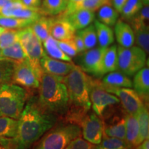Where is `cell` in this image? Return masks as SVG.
Masks as SVG:
<instances>
[{
	"label": "cell",
	"mask_w": 149,
	"mask_h": 149,
	"mask_svg": "<svg viewBox=\"0 0 149 149\" xmlns=\"http://www.w3.org/2000/svg\"><path fill=\"white\" fill-rule=\"evenodd\" d=\"M17 122V133L12 139L13 149H29L55 125L57 118L40 105L37 97H33L26 103Z\"/></svg>",
	"instance_id": "cell-1"
},
{
	"label": "cell",
	"mask_w": 149,
	"mask_h": 149,
	"mask_svg": "<svg viewBox=\"0 0 149 149\" xmlns=\"http://www.w3.org/2000/svg\"><path fill=\"white\" fill-rule=\"evenodd\" d=\"M89 79L78 66L74 65L68 74L62 77L69 97V104H72L74 112H72L70 122L78 124L82 117L91 108L89 97Z\"/></svg>",
	"instance_id": "cell-2"
},
{
	"label": "cell",
	"mask_w": 149,
	"mask_h": 149,
	"mask_svg": "<svg viewBox=\"0 0 149 149\" xmlns=\"http://www.w3.org/2000/svg\"><path fill=\"white\" fill-rule=\"evenodd\" d=\"M61 76L43 72L39 87V103L54 115H63L69 109V97Z\"/></svg>",
	"instance_id": "cell-3"
},
{
	"label": "cell",
	"mask_w": 149,
	"mask_h": 149,
	"mask_svg": "<svg viewBox=\"0 0 149 149\" xmlns=\"http://www.w3.org/2000/svg\"><path fill=\"white\" fill-rule=\"evenodd\" d=\"M25 88L12 82L0 85V116L18 120L28 100Z\"/></svg>",
	"instance_id": "cell-4"
},
{
	"label": "cell",
	"mask_w": 149,
	"mask_h": 149,
	"mask_svg": "<svg viewBox=\"0 0 149 149\" xmlns=\"http://www.w3.org/2000/svg\"><path fill=\"white\" fill-rule=\"evenodd\" d=\"M33 149H65L72 140L81 135L77 124L68 122L57 126L46 132Z\"/></svg>",
	"instance_id": "cell-5"
},
{
	"label": "cell",
	"mask_w": 149,
	"mask_h": 149,
	"mask_svg": "<svg viewBox=\"0 0 149 149\" xmlns=\"http://www.w3.org/2000/svg\"><path fill=\"white\" fill-rule=\"evenodd\" d=\"M17 38L25 52L28 61L40 81L43 74L40 60L46 55L42 42L35 35L30 26L18 30Z\"/></svg>",
	"instance_id": "cell-6"
},
{
	"label": "cell",
	"mask_w": 149,
	"mask_h": 149,
	"mask_svg": "<svg viewBox=\"0 0 149 149\" xmlns=\"http://www.w3.org/2000/svg\"><path fill=\"white\" fill-rule=\"evenodd\" d=\"M117 70L128 77L133 76L146 63V53L138 46H117Z\"/></svg>",
	"instance_id": "cell-7"
},
{
	"label": "cell",
	"mask_w": 149,
	"mask_h": 149,
	"mask_svg": "<svg viewBox=\"0 0 149 149\" xmlns=\"http://www.w3.org/2000/svg\"><path fill=\"white\" fill-rule=\"evenodd\" d=\"M89 97L93 111L98 116H102L108 107L120 102L116 96L104 90L100 81L91 78L89 79Z\"/></svg>",
	"instance_id": "cell-8"
},
{
	"label": "cell",
	"mask_w": 149,
	"mask_h": 149,
	"mask_svg": "<svg viewBox=\"0 0 149 149\" xmlns=\"http://www.w3.org/2000/svg\"><path fill=\"white\" fill-rule=\"evenodd\" d=\"M104 90L113 94L119 99L127 114L136 115L144 105V102L134 89L124 87H115L101 82Z\"/></svg>",
	"instance_id": "cell-9"
},
{
	"label": "cell",
	"mask_w": 149,
	"mask_h": 149,
	"mask_svg": "<svg viewBox=\"0 0 149 149\" xmlns=\"http://www.w3.org/2000/svg\"><path fill=\"white\" fill-rule=\"evenodd\" d=\"M104 123L95 113L86 114L79 122L84 139L91 144H100L104 134Z\"/></svg>",
	"instance_id": "cell-10"
},
{
	"label": "cell",
	"mask_w": 149,
	"mask_h": 149,
	"mask_svg": "<svg viewBox=\"0 0 149 149\" xmlns=\"http://www.w3.org/2000/svg\"><path fill=\"white\" fill-rule=\"evenodd\" d=\"M106 48L99 46L86 50L80 56L78 66L84 72L95 77H102L104 75L102 71V58Z\"/></svg>",
	"instance_id": "cell-11"
},
{
	"label": "cell",
	"mask_w": 149,
	"mask_h": 149,
	"mask_svg": "<svg viewBox=\"0 0 149 149\" xmlns=\"http://www.w3.org/2000/svg\"><path fill=\"white\" fill-rule=\"evenodd\" d=\"M11 82L26 88H39L40 81L27 59L15 63Z\"/></svg>",
	"instance_id": "cell-12"
},
{
	"label": "cell",
	"mask_w": 149,
	"mask_h": 149,
	"mask_svg": "<svg viewBox=\"0 0 149 149\" xmlns=\"http://www.w3.org/2000/svg\"><path fill=\"white\" fill-rule=\"evenodd\" d=\"M40 65L43 72L61 77L68 74L74 66L72 62L52 58L46 54L41 59Z\"/></svg>",
	"instance_id": "cell-13"
},
{
	"label": "cell",
	"mask_w": 149,
	"mask_h": 149,
	"mask_svg": "<svg viewBox=\"0 0 149 149\" xmlns=\"http://www.w3.org/2000/svg\"><path fill=\"white\" fill-rule=\"evenodd\" d=\"M60 17L68 22L75 31H79L88 26L94 22L95 13L91 10L78 9Z\"/></svg>",
	"instance_id": "cell-14"
},
{
	"label": "cell",
	"mask_w": 149,
	"mask_h": 149,
	"mask_svg": "<svg viewBox=\"0 0 149 149\" xmlns=\"http://www.w3.org/2000/svg\"><path fill=\"white\" fill-rule=\"evenodd\" d=\"M76 31L68 22L63 18L52 19L50 33L56 40L62 41L72 39Z\"/></svg>",
	"instance_id": "cell-15"
},
{
	"label": "cell",
	"mask_w": 149,
	"mask_h": 149,
	"mask_svg": "<svg viewBox=\"0 0 149 149\" xmlns=\"http://www.w3.org/2000/svg\"><path fill=\"white\" fill-rule=\"evenodd\" d=\"M115 35L120 46L131 47L135 44V35L132 27L122 19H117L115 24Z\"/></svg>",
	"instance_id": "cell-16"
},
{
	"label": "cell",
	"mask_w": 149,
	"mask_h": 149,
	"mask_svg": "<svg viewBox=\"0 0 149 149\" xmlns=\"http://www.w3.org/2000/svg\"><path fill=\"white\" fill-rule=\"evenodd\" d=\"M133 87L142 101L148 102L149 97V68L143 67L134 74Z\"/></svg>",
	"instance_id": "cell-17"
},
{
	"label": "cell",
	"mask_w": 149,
	"mask_h": 149,
	"mask_svg": "<svg viewBox=\"0 0 149 149\" xmlns=\"http://www.w3.org/2000/svg\"><path fill=\"white\" fill-rule=\"evenodd\" d=\"M125 141L132 149L137 146L139 137V124L136 115L126 114Z\"/></svg>",
	"instance_id": "cell-18"
},
{
	"label": "cell",
	"mask_w": 149,
	"mask_h": 149,
	"mask_svg": "<svg viewBox=\"0 0 149 149\" xmlns=\"http://www.w3.org/2000/svg\"><path fill=\"white\" fill-rule=\"evenodd\" d=\"M93 25L95 29L97 44L100 47L106 48L114 42V32L111 27L95 19L94 20Z\"/></svg>",
	"instance_id": "cell-19"
},
{
	"label": "cell",
	"mask_w": 149,
	"mask_h": 149,
	"mask_svg": "<svg viewBox=\"0 0 149 149\" xmlns=\"http://www.w3.org/2000/svg\"><path fill=\"white\" fill-rule=\"evenodd\" d=\"M102 83L111 86L124 88L133 87V81L130 77L122 72L117 70L107 73L102 79Z\"/></svg>",
	"instance_id": "cell-20"
},
{
	"label": "cell",
	"mask_w": 149,
	"mask_h": 149,
	"mask_svg": "<svg viewBox=\"0 0 149 149\" xmlns=\"http://www.w3.org/2000/svg\"><path fill=\"white\" fill-rule=\"evenodd\" d=\"M132 29L135 35V43L146 54L149 52V30L147 24H133Z\"/></svg>",
	"instance_id": "cell-21"
},
{
	"label": "cell",
	"mask_w": 149,
	"mask_h": 149,
	"mask_svg": "<svg viewBox=\"0 0 149 149\" xmlns=\"http://www.w3.org/2000/svg\"><path fill=\"white\" fill-rule=\"evenodd\" d=\"M17 120L0 116V143L3 139H12L17 133Z\"/></svg>",
	"instance_id": "cell-22"
},
{
	"label": "cell",
	"mask_w": 149,
	"mask_h": 149,
	"mask_svg": "<svg viewBox=\"0 0 149 149\" xmlns=\"http://www.w3.org/2000/svg\"><path fill=\"white\" fill-rule=\"evenodd\" d=\"M117 46H110L105 49L102 58V71L103 74L117 70Z\"/></svg>",
	"instance_id": "cell-23"
},
{
	"label": "cell",
	"mask_w": 149,
	"mask_h": 149,
	"mask_svg": "<svg viewBox=\"0 0 149 149\" xmlns=\"http://www.w3.org/2000/svg\"><path fill=\"white\" fill-rule=\"evenodd\" d=\"M42 44L44 51L48 56L52 58L59 59V60L72 62L71 57L66 55L61 51V49L57 44V40H55L51 35L44 42H42Z\"/></svg>",
	"instance_id": "cell-24"
},
{
	"label": "cell",
	"mask_w": 149,
	"mask_h": 149,
	"mask_svg": "<svg viewBox=\"0 0 149 149\" xmlns=\"http://www.w3.org/2000/svg\"><path fill=\"white\" fill-rule=\"evenodd\" d=\"M68 0H42L40 10L44 15H61L66 10Z\"/></svg>",
	"instance_id": "cell-25"
},
{
	"label": "cell",
	"mask_w": 149,
	"mask_h": 149,
	"mask_svg": "<svg viewBox=\"0 0 149 149\" xmlns=\"http://www.w3.org/2000/svg\"><path fill=\"white\" fill-rule=\"evenodd\" d=\"M51 22L52 18L43 15L30 26L33 32L42 42H44L51 35L50 29Z\"/></svg>",
	"instance_id": "cell-26"
},
{
	"label": "cell",
	"mask_w": 149,
	"mask_h": 149,
	"mask_svg": "<svg viewBox=\"0 0 149 149\" xmlns=\"http://www.w3.org/2000/svg\"><path fill=\"white\" fill-rule=\"evenodd\" d=\"M104 134L109 137L125 139V117L122 118H117L109 124H104Z\"/></svg>",
	"instance_id": "cell-27"
},
{
	"label": "cell",
	"mask_w": 149,
	"mask_h": 149,
	"mask_svg": "<svg viewBox=\"0 0 149 149\" xmlns=\"http://www.w3.org/2000/svg\"><path fill=\"white\" fill-rule=\"evenodd\" d=\"M139 124V137L137 145L149 138V113L146 105H143L136 114Z\"/></svg>",
	"instance_id": "cell-28"
},
{
	"label": "cell",
	"mask_w": 149,
	"mask_h": 149,
	"mask_svg": "<svg viewBox=\"0 0 149 149\" xmlns=\"http://www.w3.org/2000/svg\"><path fill=\"white\" fill-rule=\"evenodd\" d=\"M1 53L6 59L12 61L15 63L21 62L27 59L25 52L18 40L12 45L1 49Z\"/></svg>",
	"instance_id": "cell-29"
},
{
	"label": "cell",
	"mask_w": 149,
	"mask_h": 149,
	"mask_svg": "<svg viewBox=\"0 0 149 149\" xmlns=\"http://www.w3.org/2000/svg\"><path fill=\"white\" fill-rule=\"evenodd\" d=\"M97 17L99 21L111 27L114 26L117 22L119 17V13L110 2L98 9Z\"/></svg>",
	"instance_id": "cell-30"
},
{
	"label": "cell",
	"mask_w": 149,
	"mask_h": 149,
	"mask_svg": "<svg viewBox=\"0 0 149 149\" xmlns=\"http://www.w3.org/2000/svg\"><path fill=\"white\" fill-rule=\"evenodd\" d=\"M34 22H35V20L32 19L6 17L0 15V26L6 29H22L30 26Z\"/></svg>",
	"instance_id": "cell-31"
},
{
	"label": "cell",
	"mask_w": 149,
	"mask_h": 149,
	"mask_svg": "<svg viewBox=\"0 0 149 149\" xmlns=\"http://www.w3.org/2000/svg\"><path fill=\"white\" fill-rule=\"evenodd\" d=\"M94 149H132V148L125 139L109 137L103 134L101 141L95 146Z\"/></svg>",
	"instance_id": "cell-32"
},
{
	"label": "cell",
	"mask_w": 149,
	"mask_h": 149,
	"mask_svg": "<svg viewBox=\"0 0 149 149\" xmlns=\"http://www.w3.org/2000/svg\"><path fill=\"white\" fill-rule=\"evenodd\" d=\"M77 34L81 37L84 44L86 50L95 48L97 44V33L94 25L91 24L84 29L79 30Z\"/></svg>",
	"instance_id": "cell-33"
},
{
	"label": "cell",
	"mask_w": 149,
	"mask_h": 149,
	"mask_svg": "<svg viewBox=\"0 0 149 149\" xmlns=\"http://www.w3.org/2000/svg\"><path fill=\"white\" fill-rule=\"evenodd\" d=\"M141 0H127L121 10L120 14L122 17L130 19L135 15L143 7Z\"/></svg>",
	"instance_id": "cell-34"
},
{
	"label": "cell",
	"mask_w": 149,
	"mask_h": 149,
	"mask_svg": "<svg viewBox=\"0 0 149 149\" xmlns=\"http://www.w3.org/2000/svg\"><path fill=\"white\" fill-rule=\"evenodd\" d=\"M15 63L10 60L0 61V85L11 82Z\"/></svg>",
	"instance_id": "cell-35"
},
{
	"label": "cell",
	"mask_w": 149,
	"mask_h": 149,
	"mask_svg": "<svg viewBox=\"0 0 149 149\" xmlns=\"http://www.w3.org/2000/svg\"><path fill=\"white\" fill-rule=\"evenodd\" d=\"M110 2H111V0H83L81 2H80L79 4H77L74 7L71 12L75 10H78V9H84V10L95 12V11L98 10V9L101 8L102 6Z\"/></svg>",
	"instance_id": "cell-36"
},
{
	"label": "cell",
	"mask_w": 149,
	"mask_h": 149,
	"mask_svg": "<svg viewBox=\"0 0 149 149\" xmlns=\"http://www.w3.org/2000/svg\"><path fill=\"white\" fill-rule=\"evenodd\" d=\"M17 31L14 29H6L0 34V49H3L12 45L18 40Z\"/></svg>",
	"instance_id": "cell-37"
},
{
	"label": "cell",
	"mask_w": 149,
	"mask_h": 149,
	"mask_svg": "<svg viewBox=\"0 0 149 149\" xmlns=\"http://www.w3.org/2000/svg\"><path fill=\"white\" fill-rule=\"evenodd\" d=\"M57 42L61 51L71 58L75 57L78 54L77 50L72 39L62 41L57 40Z\"/></svg>",
	"instance_id": "cell-38"
},
{
	"label": "cell",
	"mask_w": 149,
	"mask_h": 149,
	"mask_svg": "<svg viewBox=\"0 0 149 149\" xmlns=\"http://www.w3.org/2000/svg\"><path fill=\"white\" fill-rule=\"evenodd\" d=\"M95 146L79 136L72 140L65 149H94Z\"/></svg>",
	"instance_id": "cell-39"
},
{
	"label": "cell",
	"mask_w": 149,
	"mask_h": 149,
	"mask_svg": "<svg viewBox=\"0 0 149 149\" xmlns=\"http://www.w3.org/2000/svg\"><path fill=\"white\" fill-rule=\"evenodd\" d=\"M42 0H21L22 3L28 8L40 10Z\"/></svg>",
	"instance_id": "cell-40"
},
{
	"label": "cell",
	"mask_w": 149,
	"mask_h": 149,
	"mask_svg": "<svg viewBox=\"0 0 149 149\" xmlns=\"http://www.w3.org/2000/svg\"><path fill=\"white\" fill-rule=\"evenodd\" d=\"M72 40H73L74 44H75L76 48H77L78 53H83L84 51H86L84 44L82 39L81 38V37H80L79 35H78L77 33H75V35H74V37L72 38Z\"/></svg>",
	"instance_id": "cell-41"
},
{
	"label": "cell",
	"mask_w": 149,
	"mask_h": 149,
	"mask_svg": "<svg viewBox=\"0 0 149 149\" xmlns=\"http://www.w3.org/2000/svg\"><path fill=\"white\" fill-rule=\"evenodd\" d=\"M83 0H68V5L65 10L64 12H63L60 15V16L65 15L68 14L69 13L73 10V8L76 6L77 4H79L80 2H81Z\"/></svg>",
	"instance_id": "cell-42"
},
{
	"label": "cell",
	"mask_w": 149,
	"mask_h": 149,
	"mask_svg": "<svg viewBox=\"0 0 149 149\" xmlns=\"http://www.w3.org/2000/svg\"><path fill=\"white\" fill-rule=\"evenodd\" d=\"M127 0H111L112 6L114 7V8L119 13H120L121 10L125 4Z\"/></svg>",
	"instance_id": "cell-43"
},
{
	"label": "cell",
	"mask_w": 149,
	"mask_h": 149,
	"mask_svg": "<svg viewBox=\"0 0 149 149\" xmlns=\"http://www.w3.org/2000/svg\"><path fill=\"white\" fill-rule=\"evenodd\" d=\"M12 139H3L1 141L0 143V149H13Z\"/></svg>",
	"instance_id": "cell-44"
},
{
	"label": "cell",
	"mask_w": 149,
	"mask_h": 149,
	"mask_svg": "<svg viewBox=\"0 0 149 149\" xmlns=\"http://www.w3.org/2000/svg\"><path fill=\"white\" fill-rule=\"evenodd\" d=\"M135 149H149V139H145L139 145L135 146Z\"/></svg>",
	"instance_id": "cell-45"
},
{
	"label": "cell",
	"mask_w": 149,
	"mask_h": 149,
	"mask_svg": "<svg viewBox=\"0 0 149 149\" xmlns=\"http://www.w3.org/2000/svg\"><path fill=\"white\" fill-rule=\"evenodd\" d=\"M10 1V0H0V13H1L3 7H4Z\"/></svg>",
	"instance_id": "cell-46"
},
{
	"label": "cell",
	"mask_w": 149,
	"mask_h": 149,
	"mask_svg": "<svg viewBox=\"0 0 149 149\" xmlns=\"http://www.w3.org/2000/svg\"><path fill=\"white\" fill-rule=\"evenodd\" d=\"M144 5H149V0H141Z\"/></svg>",
	"instance_id": "cell-47"
},
{
	"label": "cell",
	"mask_w": 149,
	"mask_h": 149,
	"mask_svg": "<svg viewBox=\"0 0 149 149\" xmlns=\"http://www.w3.org/2000/svg\"><path fill=\"white\" fill-rule=\"evenodd\" d=\"M1 60H7V59H6L4 57H3L2 53H1V49H0V61Z\"/></svg>",
	"instance_id": "cell-48"
},
{
	"label": "cell",
	"mask_w": 149,
	"mask_h": 149,
	"mask_svg": "<svg viewBox=\"0 0 149 149\" xmlns=\"http://www.w3.org/2000/svg\"><path fill=\"white\" fill-rule=\"evenodd\" d=\"M6 30V29H5V28L0 26V34H1V33L4 32Z\"/></svg>",
	"instance_id": "cell-49"
}]
</instances>
